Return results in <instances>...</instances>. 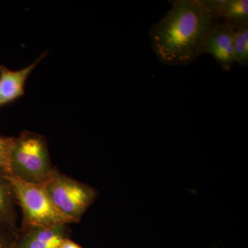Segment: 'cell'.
<instances>
[{
  "label": "cell",
  "mask_w": 248,
  "mask_h": 248,
  "mask_svg": "<svg viewBox=\"0 0 248 248\" xmlns=\"http://www.w3.org/2000/svg\"><path fill=\"white\" fill-rule=\"evenodd\" d=\"M19 233L0 227V248H14Z\"/></svg>",
  "instance_id": "obj_12"
},
{
  "label": "cell",
  "mask_w": 248,
  "mask_h": 248,
  "mask_svg": "<svg viewBox=\"0 0 248 248\" xmlns=\"http://www.w3.org/2000/svg\"><path fill=\"white\" fill-rule=\"evenodd\" d=\"M219 19L232 27L248 23L247 0H207Z\"/></svg>",
  "instance_id": "obj_9"
},
{
  "label": "cell",
  "mask_w": 248,
  "mask_h": 248,
  "mask_svg": "<svg viewBox=\"0 0 248 248\" xmlns=\"http://www.w3.org/2000/svg\"><path fill=\"white\" fill-rule=\"evenodd\" d=\"M60 248H84L79 246V244H76L74 241L69 239V237L66 238L63 242L62 243Z\"/></svg>",
  "instance_id": "obj_13"
},
{
  "label": "cell",
  "mask_w": 248,
  "mask_h": 248,
  "mask_svg": "<svg viewBox=\"0 0 248 248\" xmlns=\"http://www.w3.org/2000/svg\"><path fill=\"white\" fill-rule=\"evenodd\" d=\"M14 139V138L0 137V169L9 174H11L10 153Z\"/></svg>",
  "instance_id": "obj_11"
},
{
  "label": "cell",
  "mask_w": 248,
  "mask_h": 248,
  "mask_svg": "<svg viewBox=\"0 0 248 248\" xmlns=\"http://www.w3.org/2000/svg\"><path fill=\"white\" fill-rule=\"evenodd\" d=\"M10 175L0 169V227L19 233L16 226L17 202Z\"/></svg>",
  "instance_id": "obj_8"
},
{
  "label": "cell",
  "mask_w": 248,
  "mask_h": 248,
  "mask_svg": "<svg viewBox=\"0 0 248 248\" xmlns=\"http://www.w3.org/2000/svg\"><path fill=\"white\" fill-rule=\"evenodd\" d=\"M233 28V44L236 63L248 66V23Z\"/></svg>",
  "instance_id": "obj_10"
},
{
  "label": "cell",
  "mask_w": 248,
  "mask_h": 248,
  "mask_svg": "<svg viewBox=\"0 0 248 248\" xmlns=\"http://www.w3.org/2000/svg\"><path fill=\"white\" fill-rule=\"evenodd\" d=\"M203 53L210 54L225 71H230L236 63L233 28L218 21L209 32L203 46Z\"/></svg>",
  "instance_id": "obj_5"
},
{
  "label": "cell",
  "mask_w": 248,
  "mask_h": 248,
  "mask_svg": "<svg viewBox=\"0 0 248 248\" xmlns=\"http://www.w3.org/2000/svg\"><path fill=\"white\" fill-rule=\"evenodd\" d=\"M42 186L53 206L68 224L78 223L98 196L97 191L91 186L57 170Z\"/></svg>",
  "instance_id": "obj_3"
},
{
  "label": "cell",
  "mask_w": 248,
  "mask_h": 248,
  "mask_svg": "<svg viewBox=\"0 0 248 248\" xmlns=\"http://www.w3.org/2000/svg\"><path fill=\"white\" fill-rule=\"evenodd\" d=\"M44 53L35 62L19 71L0 65V107L16 102L25 94V84L36 66L46 57Z\"/></svg>",
  "instance_id": "obj_6"
},
{
  "label": "cell",
  "mask_w": 248,
  "mask_h": 248,
  "mask_svg": "<svg viewBox=\"0 0 248 248\" xmlns=\"http://www.w3.org/2000/svg\"><path fill=\"white\" fill-rule=\"evenodd\" d=\"M10 179L17 205L22 209V231L68 224L53 206L43 186L23 182L13 175H10Z\"/></svg>",
  "instance_id": "obj_4"
},
{
  "label": "cell",
  "mask_w": 248,
  "mask_h": 248,
  "mask_svg": "<svg viewBox=\"0 0 248 248\" xmlns=\"http://www.w3.org/2000/svg\"><path fill=\"white\" fill-rule=\"evenodd\" d=\"M170 2L171 9L150 29L152 49L163 64L187 66L203 55L207 36L219 18L207 0Z\"/></svg>",
  "instance_id": "obj_1"
},
{
  "label": "cell",
  "mask_w": 248,
  "mask_h": 248,
  "mask_svg": "<svg viewBox=\"0 0 248 248\" xmlns=\"http://www.w3.org/2000/svg\"><path fill=\"white\" fill-rule=\"evenodd\" d=\"M11 174L23 182L43 186L54 169L46 139L39 134L24 131L14 139L10 153Z\"/></svg>",
  "instance_id": "obj_2"
},
{
  "label": "cell",
  "mask_w": 248,
  "mask_h": 248,
  "mask_svg": "<svg viewBox=\"0 0 248 248\" xmlns=\"http://www.w3.org/2000/svg\"><path fill=\"white\" fill-rule=\"evenodd\" d=\"M68 238V224L21 231L14 248H60Z\"/></svg>",
  "instance_id": "obj_7"
}]
</instances>
